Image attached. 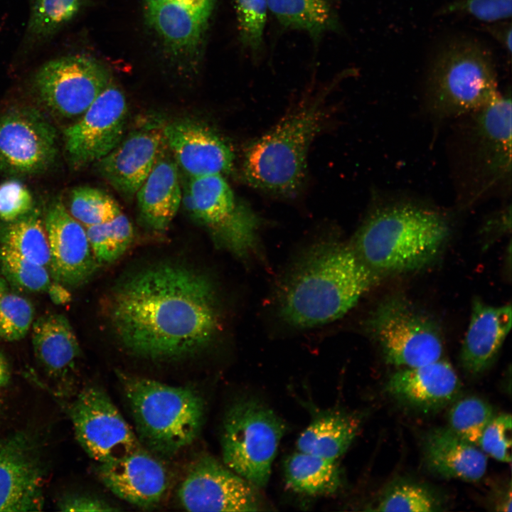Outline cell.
Segmentation results:
<instances>
[{"mask_svg":"<svg viewBox=\"0 0 512 512\" xmlns=\"http://www.w3.org/2000/svg\"><path fill=\"white\" fill-rule=\"evenodd\" d=\"M106 314L119 346L151 361L198 355L210 346L221 327L213 279L176 261L151 263L121 278L108 293Z\"/></svg>","mask_w":512,"mask_h":512,"instance_id":"cell-1","label":"cell"},{"mask_svg":"<svg viewBox=\"0 0 512 512\" xmlns=\"http://www.w3.org/2000/svg\"><path fill=\"white\" fill-rule=\"evenodd\" d=\"M349 244L326 239L291 268L278 295L279 317L291 326L324 325L347 314L380 279Z\"/></svg>","mask_w":512,"mask_h":512,"instance_id":"cell-2","label":"cell"},{"mask_svg":"<svg viewBox=\"0 0 512 512\" xmlns=\"http://www.w3.org/2000/svg\"><path fill=\"white\" fill-rule=\"evenodd\" d=\"M449 234L439 211L413 200L385 198L373 206L349 245L379 274L400 273L432 262Z\"/></svg>","mask_w":512,"mask_h":512,"instance_id":"cell-3","label":"cell"},{"mask_svg":"<svg viewBox=\"0 0 512 512\" xmlns=\"http://www.w3.org/2000/svg\"><path fill=\"white\" fill-rule=\"evenodd\" d=\"M459 119L452 163L459 200L469 206L511 186V96L501 94L488 106Z\"/></svg>","mask_w":512,"mask_h":512,"instance_id":"cell-4","label":"cell"},{"mask_svg":"<svg viewBox=\"0 0 512 512\" xmlns=\"http://www.w3.org/2000/svg\"><path fill=\"white\" fill-rule=\"evenodd\" d=\"M321 97L301 102L247 146L241 168L245 181L279 196H290L302 187L308 149L328 114Z\"/></svg>","mask_w":512,"mask_h":512,"instance_id":"cell-5","label":"cell"},{"mask_svg":"<svg viewBox=\"0 0 512 512\" xmlns=\"http://www.w3.org/2000/svg\"><path fill=\"white\" fill-rule=\"evenodd\" d=\"M117 376L144 448L158 457H171L197 438L205 403L196 390L120 371Z\"/></svg>","mask_w":512,"mask_h":512,"instance_id":"cell-6","label":"cell"},{"mask_svg":"<svg viewBox=\"0 0 512 512\" xmlns=\"http://www.w3.org/2000/svg\"><path fill=\"white\" fill-rule=\"evenodd\" d=\"M427 107L438 119H453L496 100V72L490 53L469 40H457L439 53L426 89Z\"/></svg>","mask_w":512,"mask_h":512,"instance_id":"cell-7","label":"cell"},{"mask_svg":"<svg viewBox=\"0 0 512 512\" xmlns=\"http://www.w3.org/2000/svg\"><path fill=\"white\" fill-rule=\"evenodd\" d=\"M284 432L283 421L266 405L252 398L235 402L223 421V464L255 487H264Z\"/></svg>","mask_w":512,"mask_h":512,"instance_id":"cell-8","label":"cell"},{"mask_svg":"<svg viewBox=\"0 0 512 512\" xmlns=\"http://www.w3.org/2000/svg\"><path fill=\"white\" fill-rule=\"evenodd\" d=\"M183 204L219 247L242 260L259 256L260 220L236 198L223 175L188 177Z\"/></svg>","mask_w":512,"mask_h":512,"instance_id":"cell-9","label":"cell"},{"mask_svg":"<svg viewBox=\"0 0 512 512\" xmlns=\"http://www.w3.org/2000/svg\"><path fill=\"white\" fill-rule=\"evenodd\" d=\"M367 328L388 364L412 368L441 359L444 346L437 325L403 297L383 300Z\"/></svg>","mask_w":512,"mask_h":512,"instance_id":"cell-10","label":"cell"},{"mask_svg":"<svg viewBox=\"0 0 512 512\" xmlns=\"http://www.w3.org/2000/svg\"><path fill=\"white\" fill-rule=\"evenodd\" d=\"M69 415L80 445L99 464L120 459L142 447L109 395L100 387L82 390L71 404Z\"/></svg>","mask_w":512,"mask_h":512,"instance_id":"cell-11","label":"cell"},{"mask_svg":"<svg viewBox=\"0 0 512 512\" xmlns=\"http://www.w3.org/2000/svg\"><path fill=\"white\" fill-rule=\"evenodd\" d=\"M110 82L109 74L100 63L80 55L45 63L33 79L41 102L67 118L82 114Z\"/></svg>","mask_w":512,"mask_h":512,"instance_id":"cell-12","label":"cell"},{"mask_svg":"<svg viewBox=\"0 0 512 512\" xmlns=\"http://www.w3.org/2000/svg\"><path fill=\"white\" fill-rule=\"evenodd\" d=\"M56 155V130L40 112L17 107L0 116V172L40 173L54 162Z\"/></svg>","mask_w":512,"mask_h":512,"instance_id":"cell-13","label":"cell"},{"mask_svg":"<svg viewBox=\"0 0 512 512\" xmlns=\"http://www.w3.org/2000/svg\"><path fill=\"white\" fill-rule=\"evenodd\" d=\"M257 487L211 456L200 457L180 484L177 496L189 511H257Z\"/></svg>","mask_w":512,"mask_h":512,"instance_id":"cell-14","label":"cell"},{"mask_svg":"<svg viewBox=\"0 0 512 512\" xmlns=\"http://www.w3.org/2000/svg\"><path fill=\"white\" fill-rule=\"evenodd\" d=\"M127 114L123 92L110 82L82 117L64 131L71 165L80 169L110 152L122 139Z\"/></svg>","mask_w":512,"mask_h":512,"instance_id":"cell-15","label":"cell"},{"mask_svg":"<svg viewBox=\"0 0 512 512\" xmlns=\"http://www.w3.org/2000/svg\"><path fill=\"white\" fill-rule=\"evenodd\" d=\"M44 224L50 248V277L70 287L86 283L99 265L85 227L71 215L60 200L49 205Z\"/></svg>","mask_w":512,"mask_h":512,"instance_id":"cell-16","label":"cell"},{"mask_svg":"<svg viewBox=\"0 0 512 512\" xmlns=\"http://www.w3.org/2000/svg\"><path fill=\"white\" fill-rule=\"evenodd\" d=\"M43 469L32 441L18 433L0 442V511L43 506Z\"/></svg>","mask_w":512,"mask_h":512,"instance_id":"cell-17","label":"cell"},{"mask_svg":"<svg viewBox=\"0 0 512 512\" xmlns=\"http://www.w3.org/2000/svg\"><path fill=\"white\" fill-rule=\"evenodd\" d=\"M164 142L188 177L224 175L231 171L234 153L229 144L207 125L177 120L164 127Z\"/></svg>","mask_w":512,"mask_h":512,"instance_id":"cell-18","label":"cell"},{"mask_svg":"<svg viewBox=\"0 0 512 512\" xmlns=\"http://www.w3.org/2000/svg\"><path fill=\"white\" fill-rule=\"evenodd\" d=\"M99 479L116 496L142 508L157 505L168 486L166 468L143 447L120 459L100 463Z\"/></svg>","mask_w":512,"mask_h":512,"instance_id":"cell-19","label":"cell"},{"mask_svg":"<svg viewBox=\"0 0 512 512\" xmlns=\"http://www.w3.org/2000/svg\"><path fill=\"white\" fill-rule=\"evenodd\" d=\"M163 142L162 129L135 130L95 162L97 170L121 195L132 198L149 174Z\"/></svg>","mask_w":512,"mask_h":512,"instance_id":"cell-20","label":"cell"},{"mask_svg":"<svg viewBox=\"0 0 512 512\" xmlns=\"http://www.w3.org/2000/svg\"><path fill=\"white\" fill-rule=\"evenodd\" d=\"M385 387L399 402L427 412L443 407L454 400L461 383L452 366L439 359L396 371Z\"/></svg>","mask_w":512,"mask_h":512,"instance_id":"cell-21","label":"cell"},{"mask_svg":"<svg viewBox=\"0 0 512 512\" xmlns=\"http://www.w3.org/2000/svg\"><path fill=\"white\" fill-rule=\"evenodd\" d=\"M511 304L492 306L479 299L473 301L460 353L467 373L477 375L489 367L511 329Z\"/></svg>","mask_w":512,"mask_h":512,"instance_id":"cell-22","label":"cell"},{"mask_svg":"<svg viewBox=\"0 0 512 512\" xmlns=\"http://www.w3.org/2000/svg\"><path fill=\"white\" fill-rule=\"evenodd\" d=\"M215 0H166L146 14L171 52L177 57L198 49Z\"/></svg>","mask_w":512,"mask_h":512,"instance_id":"cell-23","label":"cell"},{"mask_svg":"<svg viewBox=\"0 0 512 512\" xmlns=\"http://www.w3.org/2000/svg\"><path fill=\"white\" fill-rule=\"evenodd\" d=\"M174 159L160 149L149 174L137 192L142 221L157 232L168 228L182 201L178 166Z\"/></svg>","mask_w":512,"mask_h":512,"instance_id":"cell-24","label":"cell"},{"mask_svg":"<svg viewBox=\"0 0 512 512\" xmlns=\"http://www.w3.org/2000/svg\"><path fill=\"white\" fill-rule=\"evenodd\" d=\"M424 450L429 468L442 476L476 481L486 473V454L449 427L430 432L425 441Z\"/></svg>","mask_w":512,"mask_h":512,"instance_id":"cell-25","label":"cell"},{"mask_svg":"<svg viewBox=\"0 0 512 512\" xmlns=\"http://www.w3.org/2000/svg\"><path fill=\"white\" fill-rule=\"evenodd\" d=\"M35 356L51 377H65L74 368L80 348L68 319L61 314L41 316L32 324Z\"/></svg>","mask_w":512,"mask_h":512,"instance_id":"cell-26","label":"cell"},{"mask_svg":"<svg viewBox=\"0 0 512 512\" xmlns=\"http://www.w3.org/2000/svg\"><path fill=\"white\" fill-rule=\"evenodd\" d=\"M360 427L359 419L342 412L315 418L301 433L297 450L336 461L349 448Z\"/></svg>","mask_w":512,"mask_h":512,"instance_id":"cell-27","label":"cell"},{"mask_svg":"<svg viewBox=\"0 0 512 512\" xmlns=\"http://www.w3.org/2000/svg\"><path fill=\"white\" fill-rule=\"evenodd\" d=\"M267 7L284 28L307 33L314 40L339 26V0H267Z\"/></svg>","mask_w":512,"mask_h":512,"instance_id":"cell-28","label":"cell"},{"mask_svg":"<svg viewBox=\"0 0 512 512\" xmlns=\"http://www.w3.org/2000/svg\"><path fill=\"white\" fill-rule=\"evenodd\" d=\"M284 472L287 486L304 495H331L341 486V474L336 461L299 450L287 458Z\"/></svg>","mask_w":512,"mask_h":512,"instance_id":"cell-29","label":"cell"},{"mask_svg":"<svg viewBox=\"0 0 512 512\" xmlns=\"http://www.w3.org/2000/svg\"><path fill=\"white\" fill-rule=\"evenodd\" d=\"M0 245L16 251L49 271L50 255L47 233L40 213L26 215L0 225Z\"/></svg>","mask_w":512,"mask_h":512,"instance_id":"cell-30","label":"cell"},{"mask_svg":"<svg viewBox=\"0 0 512 512\" xmlns=\"http://www.w3.org/2000/svg\"><path fill=\"white\" fill-rule=\"evenodd\" d=\"M85 228L99 266L117 260L129 249L134 239L133 225L122 211L108 221Z\"/></svg>","mask_w":512,"mask_h":512,"instance_id":"cell-31","label":"cell"},{"mask_svg":"<svg viewBox=\"0 0 512 512\" xmlns=\"http://www.w3.org/2000/svg\"><path fill=\"white\" fill-rule=\"evenodd\" d=\"M0 270L8 282L23 292H44L51 284L46 267L3 245H0Z\"/></svg>","mask_w":512,"mask_h":512,"instance_id":"cell-32","label":"cell"},{"mask_svg":"<svg viewBox=\"0 0 512 512\" xmlns=\"http://www.w3.org/2000/svg\"><path fill=\"white\" fill-rule=\"evenodd\" d=\"M492 407L477 397L458 400L449 413V428L461 438L479 447L482 432L494 417Z\"/></svg>","mask_w":512,"mask_h":512,"instance_id":"cell-33","label":"cell"},{"mask_svg":"<svg viewBox=\"0 0 512 512\" xmlns=\"http://www.w3.org/2000/svg\"><path fill=\"white\" fill-rule=\"evenodd\" d=\"M121 212L117 201L100 189L80 186L71 193L70 213L84 227L108 221Z\"/></svg>","mask_w":512,"mask_h":512,"instance_id":"cell-34","label":"cell"},{"mask_svg":"<svg viewBox=\"0 0 512 512\" xmlns=\"http://www.w3.org/2000/svg\"><path fill=\"white\" fill-rule=\"evenodd\" d=\"M375 511L431 512L437 510V503L424 486L410 482L393 484L383 494Z\"/></svg>","mask_w":512,"mask_h":512,"instance_id":"cell-35","label":"cell"},{"mask_svg":"<svg viewBox=\"0 0 512 512\" xmlns=\"http://www.w3.org/2000/svg\"><path fill=\"white\" fill-rule=\"evenodd\" d=\"M85 0H33L30 31L45 37L55 32L78 11Z\"/></svg>","mask_w":512,"mask_h":512,"instance_id":"cell-36","label":"cell"},{"mask_svg":"<svg viewBox=\"0 0 512 512\" xmlns=\"http://www.w3.org/2000/svg\"><path fill=\"white\" fill-rule=\"evenodd\" d=\"M33 315L31 302L8 289L0 299V338L16 341L24 338L32 326Z\"/></svg>","mask_w":512,"mask_h":512,"instance_id":"cell-37","label":"cell"},{"mask_svg":"<svg viewBox=\"0 0 512 512\" xmlns=\"http://www.w3.org/2000/svg\"><path fill=\"white\" fill-rule=\"evenodd\" d=\"M240 41L252 55L260 53L268 10L267 0H236Z\"/></svg>","mask_w":512,"mask_h":512,"instance_id":"cell-38","label":"cell"},{"mask_svg":"<svg viewBox=\"0 0 512 512\" xmlns=\"http://www.w3.org/2000/svg\"><path fill=\"white\" fill-rule=\"evenodd\" d=\"M511 416L501 414L494 416L484 429L479 447L492 458L510 463L511 461Z\"/></svg>","mask_w":512,"mask_h":512,"instance_id":"cell-39","label":"cell"},{"mask_svg":"<svg viewBox=\"0 0 512 512\" xmlns=\"http://www.w3.org/2000/svg\"><path fill=\"white\" fill-rule=\"evenodd\" d=\"M512 0H455L444 6L442 15L462 14L486 23H498L510 18Z\"/></svg>","mask_w":512,"mask_h":512,"instance_id":"cell-40","label":"cell"},{"mask_svg":"<svg viewBox=\"0 0 512 512\" xmlns=\"http://www.w3.org/2000/svg\"><path fill=\"white\" fill-rule=\"evenodd\" d=\"M33 199L29 190L15 179L0 184V219L4 222L15 220L33 208Z\"/></svg>","mask_w":512,"mask_h":512,"instance_id":"cell-41","label":"cell"},{"mask_svg":"<svg viewBox=\"0 0 512 512\" xmlns=\"http://www.w3.org/2000/svg\"><path fill=\"white\" fill-rule=\"evenodd\" d=\"M61 511H113L119 508L95 496L83 494L68 495L58 503Z\"/></svg>","mask_w":512,"mask_h":512,"instance_id":"cell-42","label":"cell"},{"mask_svg":"<svg viewBox=\"0 0 512 512\" xmlns=\"http://www.w3.org/2000/svg\"><path fill=\"white\" fill-rule=\"evenodd\" d=\"M487 32L503 46L508 53L511 52L512 28L511 23H497L485 26Z\"/></svg>","mask_w":512,"mask_h":512,"instance_id":"cell-43","label":"cell"},{"mask_svg":"<svg viewBox=\"0 0 512 512\" xmlns=\"http://www.w3.org/2000/svg\"><path fill=\"white\" fill-rule=\"evenodd\" d=\"M63 287V284L55 282V284H50L48 289L52 299L56 303H63L68 301L70 295Z\"/></svg>","mask_w":512,"mask_h":512,"instance_id":"cell-44","label":"cell"},{"mask_svg":"<svg viewBox=\"0 0 512 512\" xmlns=\"http://www.w3.org/2000/svg\"><path fill=\"white\" fill-rule=\"evenodd\" d=\"M10 379L9 364L4 356L0 353V389L4 388Z\"/></svg>","mask_w":512,"mask_h":512,"instance_id":"cell-45","label":"cell"},{"mask_svg":"<svg viewBox=\"0 0 512 512\" xmlns=\"http://www.w3.org/2000/svg\"><path fill=\"white\" fill-rule=\"evenodd\" d=\"M165 1L166 0H145L146 14L152 11L154 9L157 7L159 5H160Z\"/></svg>","mask_w":512,"mask_h":512,"instance_id":"cell-46","label":"cell"},{"mask_svg":"<svg viewBox=\"0 0 512 512\" xmlns=\"http://www.w3.org/2000/svg\"><path fill=\"white\" fill-rule=\"evenodd\" d=\"M8 290L7 284L3 278L0 277V299L3 294Z\"/></svg>","mask_w":512,"mask_h":512,"instance_id":"cell-47","label":"cell"}]
</instances>
